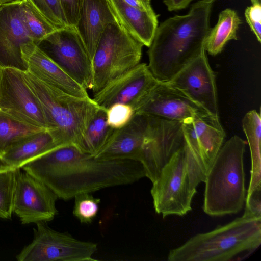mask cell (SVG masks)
<instances>
[{
  "mask_svg": "<svg viewBox=\"0 0 261 261\" xmlns=\"http://www.w3.org/2000/svg\"><path fill=\"white\" fill-rule=\"evenodd\" d=\"M21 169L49 188L58 198L133 184L146 177L143 165L129 159H102L68 145L56 148Z\"/></svg>",
  "mask_w": 261,
  "mask_h": 261,
  "instance_id": "6da1fadb",
  "label": "cell"
},
{
  "mask_svg": "<svg viewBox=\"0 0 261 261\" xmlns=\"http://www.w3.org/2000/svg\"><path fill=\"white\" fill-rule=\"evenodd\" d=\"M213 3L199 0L188 14L169 17L158 26L147 65L158 81L170 80L204 48Z\"/></svg>",
  "mask_w": 261,
  "mask_h": 261,
  "instance_id": "7a4b0ae2",
  "label": "cell"
},
{
  "mask_svg": "<svg viewBox=\"0 0 261 261\" xmlns=\"http://www.w3.org/2000/svg\"><path fill=\"white\" fill-rule=\"evenodd\" d=\"M261 244V216L245 210L241 217L198 233L171 249L169 261H232L245 259Z\"/></svg>",
  "mask_w": 261,
  "mask_h": 261,
  "instance_id": "3957f363",
  "label": "cell"
},
{
  "mask_svg": "<svg viewBox=\"0 0 261 261\" xmlns=\"http://www.w3.org/2000/svg\"><path fill=\"white\" fill-rule=\"evenodd\" d=\"M25 80L43 112L47 131L57 147L80 144L91 120L100 107L90 97L70 95L22 70ZM80 150V149H79Z\"/></svg>",
  "mask_w": 261,
  "mask_h": 261,
  "instance_id": "277c9868",
  "label": "cell"
},
{
  "mask_svg": "<svg viewBox=\"0 0 261 261\" xmlns=\"http://www.w3.org/2000/svg\"><path fill=\"white\" fill-rule=\"evenodd\" d=\"M246 142L238 136L223 145L206 174L202 208L211 216L239 213L245 203L244 168Z\"/></svg>",
  "mask_w": 261,
  "mask_h": 261,
  "instance_id": "5b68a950",
  "label": "cell"
},
{
  "mask_svg": "<svg viewBox=\"0 0 261 261\" xmlns=\"http://www.w3.org/2000/svg\"><path fill=\"white\" fill-rule=\"evenodd\" d=\"M143 44L116 21L103 30L92 60L93 94L140 63Z\"/></svg>",
  "mask_w": 261,
  "mask_h": 261,
  "instance_id": "8992f818",
  "label": "cell"
},
{
  "mask_svg": "<svg viewBox=\"0 0 261 261\" xmlns=\"http://www.w3.org/2000/svg\"><path fill=\"white\" fill-rule=\"evenodd\" d=\"M185 153L191 184L194 188L204 182L222 146L225 133L219 117L210 115L183 122Z\"/></svg>",
  "mask_w": 261,
  "mask_h": 261,
  "instance_id": "52a82bcc",
  "label": "cell"
},
{
  "mask_svg": "<svg viewBox=\"0 0 261 261\" xmlns=\"http://www.w3.org/2000/svg\"><path fill=\"white\" fill-rule=\"evenodd\" d=\"M196 192L189 178L184 145L164 166L152 182L150 193L153 207L163 218L169 215L183 216L191 210Z\"/></svg>",
  "mask_w": 261,
  "mask_h": 261,
  "instance_id": "ba28073f",
  "label": "cell"
},
{
  "mask_svg": "<svg viewBox=\"0 0 261 261\" xmlns=\"http://www.w3.org/2000/svg\"><path fill=\"white\" fill-rule=\"evenodd\" d=\"M39 222L34 237L16 256L18 261H93L97 244L75 239L68 232H61Z\"/></svg>",
  "mask_w": 261,
  "mask_h": 261,
  "instance_id": "9c48e42d",
  "label": "cell"
},
{
  "mask_svg": "<svg viewBox=\"0 0 261 261\" xmlns=\"http://www.w3.org/2000/svg\"><path fill=\"white\" fill-rule=\"evenodd\" d=\"M0 112L16 121L47 130L42 110L22 69L0 67Z\"/></svg>",
  "mask_w": 261,
  "mask_h": 261,
  "instance_id": "30bf717a",
  "label": "cell"
},
{
  "mask_svg": "<svg viewBox=\"0 0 261 261\" xmlns=\"http://www.w3.org/2000/svg\"><path fill=\"white\" fill-rule=\"evenodd\" d=\"M41 43L46 46L44 51L67 74L87 90H91L92 63L74 27L57 29Z\"/></svg>",
  "mask_w": 261,
  "mask_h": 261,
  "instance_id": "8fae6325",
  "label": "cell"
},
{
  "mask_svg": "<svg viewBox=\"0 0 261 261\" xmlns=\"http://www.w3.org/2000/svg\"><path fill=\"white\" fill-rule=\"evenodd\" d=\"M131 106L134 114L181 123L210 115L182 92L161 82Z\"/></svg>",
  "mask_w": 261,
  "mask_h": 261,
  "instance_id": "7c38bea8",
  "label": "cell"
},
{
  "mask_svg": "<svg viewBox=\"0 0 261 261\" xmlns=\"http://www.w3.org/2000/svg\"><path fill=\"white\" fill-rule=\"evenodd\" d=\"M147 117L148 125L140 162L146 177L152 183L164 166L184 145L185 138L182 123Z\"/></svg>",
  "mask_w": 261,
  "mask_h": 261,
  "instance_id": "4fadbf2b",
  "label": "cell"
},
{
  "mask_svg": "<svg viewBox=\"0 0 261 261\" xmlns=\"http://www.w3.org/2000/svg\"><path fill=\"white\" fill-rule=\"evenodd\" d=\"M206 52L203 48L165 83L182 92L211 115L219 117L216 76Z\"/></svg>",
  "mask_w": 261,
  "mask_h": 261,
  "instance_id": "5bb4252c",
  "label": "cell"
},
{
  "mask_svg": "<svg viewBox=\"0 0 261 261\" xmlns=\"http://www.w3.org/2000/svg\"><path fill=\"white\" fill-rule=\"evenodd\" d=\"M56 194L45 184L17 168L13 211L22 224L47 222L58 214Z\"/></svg>",
  "mask_w": 261,
  "mask_h": 261,
  "instance_id": "9a60e30c",
  "label": "cell"
},
{
  "mask_svg": "<svg viewBox=\"0 0 261 261\" xmlns=\"http://www.w3.org/2000/svg\"><path fill=\"white\" fill-rule=\"evenodd\" d=\"M159 82L146 64L139 63L93 94L92 99L106 110L116 103L131 105Z\"/></svg>",
  "mask_w": 261,
  "mask_h": 261,
  "instance_id": "2e32d148",
  "label": "cell"
},
{
  "mask_svg": "<svg viewBox=\"0 0 261 261\" xmlns=\"http://www.w3.org/2000/svg\"><path fill=\"white\" fill-rule=\"evenodd\" d=\"M21 57L25 69L45 83L70 95L89 97L87 90L67 74L33 41L21 45Z\"/></svg>",
  "mask_w": 261,
  "mask_h": 261,
  "instance_id": "e0dca14e",
  "label": "cell"
},
{
  "mask_svg": "<svg viewBox=\"0 0 261 261\" xmlns=\"http://www.w3.org/2000/svg\"><path fill=\"white\" fill-rule=\"evenodd\" d=\"M20 2L15 0L0 6V64L25 70L20 47L33 40L21 21Z\"/></svg>",
  "mask_w": 261,
  "mask_h": 261,
  "instance_id": "ac0fdd59",
  "label": "cell"
},
{
  "mask_svg": "<svg viewBox=\"0 0 261 261\" xmlns=\"http://www.w3.org/2000/svg\"><path fill=\"white\" fill-rule=\"evenodd\" d=\"M147 125V116L134 114L125 125L114 129L95 157L108 160L129 159L140 162Z\"/></svg>",
  "mask_w": 261,
  "mask_h": 261,
  "instance_id": "d6986e66",
  "label": "cell"
},
{
  "mask_svg": "<svg viewBox=\"0 0 261 261\" xmlns=\"http://www.w3.org/2000/svg\"><path fill=\"white\" fill-rule=\"evenodd\" d=\"M116 21L108 0H83L75 28L92 63L103 30L109 24Z\"/></svg>",
  "mask_w": 261,
  "mask_h": 261,
  "instance_id": "ffe728a7",
  "label": "cell"
},
{
  "mask_svg": "<svg viewBox=\"0 0 261 261\" xmlns=\"http://www.w3.org/2000/svg\"><path fill=\"white\" fill-rule=\"evenodd\" d=\"M120 25L133 37L149 47L158 26V15L154 10H143L123 0H108Z\"/></svg>",
  "mask_w": 261,
  "mask_h": 261,
  "instance_id": "44dd1931",
  "label": "cell"
},
{
  "mask_svg": "<svg viewBox=\"0 0 261 261\" xmlns=\"http://www.w3.org/2000/svg\"><path fill=\"white\" fill-rule=\"evenodd\" d=\"M242 128L249 144L251 159V178L246 198L261 195V117L255 110L248 112L242 120Z\"/></svg>",
  "mask_w": 261,
  "mask_h": 261,
  "instance_id": "7402d4cb",
  "label": "cell"
},
{
  "mask_svg": "<svg viewBox=\"0 0 261 261\" xmlns=\"http://www.w3.org/2000/svg\"><path fill=\"white\" fill-rule=\"evenodd\" d=\"M59 147L47 130L27 138L10 148L2 158L13 168H20L29 162Z\"/></svg>",
  "mask_w": 261,
  "mask_h": 261,
  "instance_id": "603a6c76",
  "label": "cell"
},
{
  "mask_svg": "<svg viewBox=\"0 0 261 261\" xmlns=\"http://www.w3.org/2000/svg\"><path fill=\"white\" fill-rule=\"evenodd\" d=\"M241 23L235 10L227 8L222 11L217 23L210 29L204 43L205 51L212 56L220 53L229 41L237 39V31Z\"/></svg>",
  "mask_w": 261,
  "mask_h": 261,
  "instance_id": "cb8c5ba5",
  "label": "cell"
},
{
  "mask_svg": "<svg viewBox=\"0 0 261 261\" xmlns=\"http://www.w3.org/2000/svg\"><path fill=\"white\" fill-rule=\"evenodd\" d=\"M107 110L101 108L94 115L81 139L79 149L95 156L108 141L114 128L107 122Z\"/></svg>",
  "mask_w": 261,
  "mask_h": 261,
  "instance_id": "d4e9b609",
  "label": "cell"
},
{
  "mask_svg": "<svg viewBox=\"0 0 261 261\" xmlns=\"http://www.w3.org/2000/svg\"><path fill=\"white\" fill-rule=\"evenodd\" d=\"M43 130L16 121L0 112V156L20 141Z\"/></svg>",
  "mask_w": 261,
  "mask_h": 261,
  "instance_id": "484cf974",
  "label": "cell"
},
{
  "mask_svg": "<svg viewBox=\"0 0 261 261\" xmlns=\"http://www.w3.org/2000/svg\"><path fill=\"white\" fill-rule=\"evenodd\" d=\"M21 21L33 41L39 45L57 29L40 15L25 0H20Z\"/></svg>",
  "mask_w": 261,
  "mask_h": 261,
  "instance_id": "4316f807",
  "label": "cell"
},
{
  "mask_svg": "<svg viewBox=\"0 0 261 261\" xmlns=\"http://www.w3.org/2000/svg\"><path fill=\"white\" fill-rule=\"evenodd\" d=\"M17 168L0 171V218L11 219Z\"/></svg>",
  "mask_w": 261,
  "mask_h": 261,
  "instance_id": "83f0119b",
  "label": "cell"
},
{
  "mask_svg": "<svg viewBox=\"0 0 261 261\" xmlns=\"http://www.w3.org/2000/svg\"><path fill=\"white\" fill-rule=\"evenodd\" d=\"M40 15L57 29L68 25L61 0H25Z\"/></svg>",
  "mask_w": 261,
  "mask_h": 261,
  "instance_id": "f1b7e54d",
  "label": "cell"
},
{
  "mask_svg": "<svg viewBox=\"0 0 261 261\" xmlns=\"http://www.w3.org/2000/svg\"><path fill=\"white\" fill-rule=\"evenodd\" d=\"M74 198L73 215L82 223H91L98 214L100 199L89 193L77 195Z\"/></svg>",
  "mask_w": 261,
  "mask_h": 261,
  "instance_id": "f546056e",
  "label": "cell"
},
{
  "mask_svg": "<svg viewBox=\"0 0 261 261\" xmlns=\"http://www.w3.org/2000/svg\"><path fill=\"white\" fill-rule=\"evenodd\" d=\"M134 115V110L130 105L116 103L107 110V122L113 128H120L125 125Z\"/></svg>",
  "mask_w": 261,
  "mask_h": 261,
  "instance_id": "4dcf8cb0",
  "label": "cell"
},
{
  "mask_svg": "<svg viewBox=\"0 0 261 261\" xmlns=\"http://www.w3.org/2000/svg\"><path fill=\"white\" fill-rule=\"evenodd\" d=\"M245 17L257 41L261 42V4H252L245 9Z\"/></svg>",
  "mask_w": 261,
  "mask_h": 261,
  "instance_id": "1f68e13d",
  "label": "cell"
},
{
  "mask_svg": "<svg viewBox=\"0 0 261 261\" xmlns=\"http://www.w3.org/2000/svg\"><path fill=\"white\" fill-rule=\"evenodd\" d=\"M83 0H61L68 25L75 27L79 18Z\"/></svg>",
  "mask_w": 261,
  "mask_h": 261,
  "instance_id": "d6a6232c",
  "label": "cell"
},
{
  "mask_svg": "<svg viewBox=\"0 0 261 261\" xmlns=\"http://www.w3.org/2000/svg\"><path fill=\"white\" fill-rule=\"evenodd\" d=\"M169 11L186 8L193 0H163Z\"/></svg>",
  "mask_w": 261,
  "mask_h": 261,
  "instance_id": "836d02e7",
  "label": "cell"
},
{
  "mask_svg": "<svg viewBox=\"0 0 261 261\" xmlns=\"http://www.w3.org/2000/svg\"><path fill=\"white\" fill-rule=\"evenodd\" d=\"M127 4L145 11H153L151 0H123Z\"/></svg>",
  "mask_w": 261,
  "mask_h": 261,
  "instance_id": "e575fe53",
  "label": "cell"
},
{
  "mask_svg": "<svg viewBox=\"0 0 261 261\" xmlns=\"http://www.w3.org/2000/svg\"><path fill=\"white\" fill-rule=\"evenodd\" d=\"M13 168L2 157L0 156V171Z\"/></svg>",
  "mask_w": 261,
  "mask_h": 261,
  "instance_id": "d590c367",
  "label": "cell"
},
{
  "mask_svg": "<svg viewBox=\"0 0 261 261\" xmlns=\"http://www.w3.org/2000/svg\"><path fill=\"white\" fill-rule=\"evenodd\" d=\"M252 4H261V0H250Z\"/></svg>",
  "mask_w": 261,
  "mask_h": 261,
  "instance_id": "8d00e7d4",
  "label": "cell"
},
{
  "mask_svg": "<svg viewBox=\"0 0 261 261\" xmlns=\"http://www.w3.org/2000/svg\"><path fill=\"white\" fill-rule=\"evenodd\" d=\"M15 1V0H0V3L3 4V3L11 2V1Z\"/></svg>",
  "mask_w": 261,
  "mask_h": 261,
  "instance_id": "74e56055",
  "label": "cell"
},
{
  "mask_svg": "<svg viewBox=\"0 0 261 261\" xmlns=\"http://www.w3.org/2000/svg\"><path fill=\"white\" fill-rule=\"evenodd\" d=\"M201 1H206V2H214L216 0H201Z\"/></svg>",
  "mask_w": 261,
  "mask_h": 261,
  "instance_id": "f35d334b",
  "label": "cell"
},
{
  "mask_svg": "<svg viewBox=\"0 0 261 261\" xmlns=\"http://www.w3.org/2000/svg\"><path fill=\"white\" fill-rule=\"evenodd\" d=\"M2 4V3H0V6L1 5V4Z\"/></svg>",
  "mask_w": 261,
  "mask_h": 261,
  "instance_id": "ab89813d",
  "label": "cell"
},
{
  "mask_svg": "<svg viewBox=\"0 0 261 261\" xmlns=\"http://www.w3.org/2000/svg\"><path fill=\"white\" fill-rule=\"evenodd\" d=\"M1 66H2V65H1V64H0V67H1Z\"/></svg>",
  "mask_w": 261,
  "mask_h": 261,
  "instance_id": "60d3db41",
  "label": "cell"
}]
</instances>
